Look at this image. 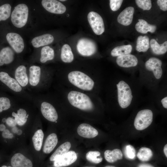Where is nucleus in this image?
Masks as SVG:
<instances>
[{
    "label": "nucleus",
    "instance_id": "nucleus-20",
    "mask_svg": "<svg viewBox=\"0 0 167 167\" xmlns=\"http://www.w3.org/2000/svg\"><path fill=\"white\" fill-rule=\"evenodd\" d=\"M71 146L69 141H66L60 145L51 155L50 161H54L58 158L69 151Z\"/></svg>",
    "mask_w": 167,
    "mask_h": 167
},
{
    "label": "nucleus",
    "instance_id": "nucleus-22",
    "mask_svg": "<svg viewBox=\"0 0 167 167\" xmlns=\"http://www.w3.org/2000/svg\"><path fill=\"white\" fill-rule=\"evenodd\" d=\"M138 21L135 25V29L138 32L145 34L148 32L153 33L155 31L156 26L148 24L146 21L143 19H139Z\"/></svg>",
    "mask_w": 167,
    "mask_h": 167
},
{
    "label": "nucleus",
    "instance_id": "nucleus-28",
    "mask_svg": "<svg viewBox=\"0 0 167 167\" xmlns=\"http://www.w3.org/2000/svg\"><path fill=\"white\" fill-rule=\"evenodd\" d=\"M132 49V46L130 45L118 46L112 49L111 54L112 56L116 57L129 54Z\"/></svg>",
    "mask_w": 167,
    "mask_h": 167
},
{
    "label": "nucleus",
    "instance_id": "nucleus-36",
    "mask_svg": "<svg viewBox=\"0 0 167 167\" xmlns=\"http://www.w3.org/2000/svg\"><path fill=\"white\" fill-rule=\"evenodd\" d=\"M161 102L163 106L165 108H167V97L163 98L161 100Z\"/></svg>",
    "mask_w": 167,
    "mask_h": 167
},
{
    "label": "nucleus",
    "instance_id": "nucleus-18",
    "mask_svg": "<svg viewBox=\"0 0 167 167\" xmlns=\"http://www.w3.org/2000/svg\"><path fill=\"white\" fill-rule=\"evenodd\" d=\"M58 142L57 135L54 133H50L47 137L43 147V152L45 154L50 153L54 149Z\"/></svg>",
    "mask_w": 167,
    "mask_h": 167
},
{
    "label": "nucleus",
    "instance_id": "nucleus-43",
    "mask_svg": "<svg viewBox=\"0 0 167 167\" xmlns=\"http://www.w3.org/2000/svg\"><path fill=\"white\" fill-rule=\"evenodd\" d=\"M88 167V166H87V167Z\"/></svg>",
    "mask_w": 167,
    "mask_h": 167
},
{
    "label": "nucleus",
    "instance_id": "nucleus-33",
    "mask_svg": "<svg viewBox=\"0 0 167 167\" xmlns=\"http://www.w3.org/2000/svg\"><path fill=\"white\" fill-rule=\"evenodd\" d=\"M135 1L138 6L144 10H149L152 7L151 0H136Z\"/></svg>",
    "mask_w": 167,
    "mask_h": 167
},
{
    "label": "nucleus",
    "instance_id": "nucleus-14",
    "mask_svg": "<svg viewBox=\"0 0 167 167\" xmlns=\"http://www.w3.org/2000/svg\"><path fill=\"white\" fill-rule=\"evenodd\" d=\"M11 163L13 167H32L33 164L31 160L22 153H15L12 157Z\"/></svg>",
    "mask_w": 167,
    "mask_h": 167
},
{
    "label": "nucleus",
    "instance_id": "nucleus-31",
    "mask_svg": "<svg viewBox=\"0 0 167 167\" xmlns=\"http://www.w3.org/2000/svg\"><path fill=\"white\" fill-rule=\"evenodd\" d=\"M11 6L8 3L4 4L0 6V21L7 19L11 14Z\"/></svg>",
    "mask_w": 167,
    "mask_h": 167
},
{
    "label": "nucleus",
    "instance_id": "nucleus-23",
    "mask_svg": "<svg viewBox=\"0 0 167 167\" xmlns=\"http://www.w3.org/2000/svg\"><path fill=\"white\" fill-rule=\"evenodd\" d=\"M104 155L105 160L110 163L121 160L123 157L122 153L121 150L118 149H115L112 151L106 150L104 152Z\"/></svg>",
    "mask_w": 167,
    "mask_h": 167
},
{
    "label": "nucleus",
    "instance_id": "nucleus-9",
    "mask_svg": "<svg viewBox=\"0 0 167 167\" xmlns=\"http://www.w3.org/2000/svg\"><path fill=\"white\" fill-rule=\"evenodd\" d=\"M6 38L9 44L16 53L20 54L22 52L24 45L23 39L20 35L17 33L10 32L7 34Z\"/></svg>",
    "mask_w": 167,
    "mask_h": 167
},
{
    "label": "nucleus",
    "instance_id": "nucleus-13",
    "mask_svg": "<svg viewBox=\"0 0 167 167\" xmlns=\"http://www.w3.org/2000/svg\"><path fill=\"white\" fill-rule=\"evenodd\" d=\"M77 132L79 135L86 138H93L98 134L97 130L92 125L85 123L79 125Z\"/></svg>",
    "mask_w": 167,
    "mask_h": 167
},
{
    "label": "nucleus",
    "instance_id": "nucleus-29",
    "mask_svg": "<svg viewBox=\"0 0 167 167\" xmlns=\"http://www.w3.org/2000/svg\"><path fill=\"white\" fill-rule=\"evenodd\" d=\"M137 156L140 160L143 161H146L151 158L153 156V153L149 148L143 147L139 149Z\"/></svg>",
    "mask_w": 167,
    "mask_h": 167
},
{
    "label": "nucleus",
    "instance_id": "nucleus-24",
    "mask_svg": "<svg viewBox=\"0 0 167 167\" xmlns=\"http://www.w3.org/2000/svg\"><path fill=\"white\" fill-rule=\"evenodd\" d=\"M44 134L42 130L39 129L34 132L32 138L33 147L35 150L40 151L42 146Z\"/></svg>",
    "mask_w": 167,
    "mask_h": 167
},
{
    "label": "nucleus",
    "instance_id": "nucleus-39",
    "mask_svg": "<svg viewBox=\"0 0 167 167\" xmlns=\"http://www.w3.org/2000/svg\"><path fill=\"white\" fill-rule=\"evenodd\" d=\"M164 154L166 156V157H167V144H166L164 146Z\"/></svg>",
    "mask_w": 167,
    "mask_h": 167
},
{
    "label": "nucleus",
    "instance_id": "nucleus-16",
    "mask_svg": "<svg viewBox=\"0 0 167 167\" xmlns=\"http://www.w3.org/2000/svg\"><path fill=\"white\" fill-rule=\"evenodd\" d=\"M15 54L12 49L7 46L2 48L0 51V66L9 65L14 62Z\"/></svg>",
    "mask_w": 167,
    "mask_h": 167
},
{
    "label": "nucleus",
    "instance_id": "nucleus-25",
    "mask_svg": "<svg viewBox=\"0 0 167 167\" xmlns=\"http://www.w3.org/2000/svg\"><path fill=\"white\" fill-rule=\"evenodd\" d=\"M62 61L65 63H71L74 60V56L70 46L65 44L62 46L60 55Z\"/></svg>",
    "mask_w": 167,
    "mask_h": 167
},
{
    "label": "nucleus",
    "instance_id": "nucleus-15",
    "mask_svg": "<svg viewBox=\"0 0 167 167\" xmlns=\"http://www.w3.org/2000/svg\"><path fill=\"white\" fill-rule=\"evenodd\" d=\"M116 61L119 66L125 68L135 66L138 63L137 58L130 54L118 56Z\"/></svg>",
    "mask_w": 167,
    "mask_h": 167
},
{
    "label": "nucleus",
    "instance_id": "nucleus-12",
    "mask_svg": "<svg viewBox=\"0 0 167 167\" xmlns=\"http://www.w3.org/2000/svg\"><path fill=\"white\" fill-rule=\"evenodd\" d=\"M161 65V60L154 57L150 58L145 64L146 68L149 71H152L155 78L157 79H160L162 74Z\"/></svg>",
    "mask_w": 167,
    "mask_h": 167
},
{
    "label": "nucleus",
    "instance_id": "nucleus-10",
    "mask_svg": "<svg viewBox=\"0 0 167 167\" xmlns=\"http://www.w3.org/2000/svg\"><path fill=\"white\" fill-rule=\"evenodd\" d=\"M41 4L43 7L48 12L55 14L64 13L66 6L60 2L55 0H43Z\"/></svg>",
    "mask_w": 167,
    "mask_h": 167
},
{
    "label": "nucleus",
    "instance_id": "nucleus-37",
    "mask_svg": "<svg viewBox=\"0 0 167 167\" xmlns=\"http://www.w3.org/2000/svg\"><path fill=\"white\" fill-rule=\"evenodd\" d=\"M137 167H154L152 165L148 164L143 163L138 165Z\"/></svg>",
    "mask_w": 167,
    "mask_h": 167
},
{
    "label": "nucleus",
    "instance_id": "nucleus-6",
    "mask_svg": "<svg viewBox=\"0 0 167 167\" xmlns=\"http://www.w3.org/2000/svg\"><path fill=\"white\" fill-rule=\"evenodd\" d=\"M153 114L152 111L148 109L139 111L136 115L134 125L136 129L140 131L148 127L153 121Z\"/></svg>",
    "mask_w": 167,
    "mask_h": 167
},
{
    "label": "nucleus",
    "instance_id": "nucleus-30",
    "mask_svg": "<svg viewBox=\"0 0 167 167\" xmlns=\"http://www.w3.org/2000/svg\"><path fill=\"white\" fill-rule=\"evenodd\" d=\"M85 156L87 160L94 164H99L103 160L101 153L98 151H89L86 153Z\"/></svg>",
    "mask_w": 167,
    "mask_h": 167
},
{
    "label": "nucleus",
    "instance_id": "nucleus-38",
    "mask_svg": "<svg viewBox=\"0 0 167 167\" xmlns=\"http://www.w3.org/2000/svg\"><path fill=\"white\" fill-rule=\"evenodd\" d=\"M6 128V126L3 124H0V131H3Z\"/></svg>",
    "mask_w": 167,
    "mask_h": 167
},
{
    "label": "nucleus",
    "instance_id": "nucleus-7",
    "mask_svg": "<svg viewBox=\"0 0 167 167\" xmlns=\"http://www.w3.org/2000/svg\"><path fill=\"white\" fill-rule=\"evenodd\" d=\"M77 49L79 54L84 57L94 54L97 50L95 43L92 40L85 38H81L78 41Z\"/></svg>",
    "mask_w": 167,
    "mask_h": 167
},
{
    "label": "nucleus",
    "instance_id": "nucleus-2",
    "mask_svg": "<svg viewBox=\"0 0 167 167\" xmlns=\"http://www.w3.org/2000/svg\"><path fill=\"white\" fill-rule=\"evenodd\" d=\"M61 83L66 82L74 89L84 92L92 93L95 85L92 75L79 70H74L66 75H55Z\"/></svg>",
    "mask_w": 167,
    "mask_h": 167
},
{
    "label": "nucleus",
    "instance_id": "nucleus-35",
    "mask_svg": "<svg viewBox=\"0 0 167 167\" xmlns=\"http://www.w3.org/2000/svg\"><path fill=\"white\" fill-rule=\"evenodd\" d=\"M157 3L161 10L164 11L167 10V0H158Z\"/></svg>",
    "mask_w": 167,
    "mask_h": 167
},
{
    "label": "nucleus",
    "instance_id": "nucleus-40",
    "mask_svg": "<svg viewBox=\"0 0 167 167\" xmlns=\"http://www.w3.org/2000/svg\"><path fill=\"white\" fill-rule=\"evenodd\" d=\"M105 167H116L114 166H112V165H107L105 166Z\"/></svg>",
    "mask_w": 167,
    "mask_h": 167
},
{
    "label": "nucleus",
    "instance_id": "nucleus-17",
    "mask_svg": "<svg viewBox=\"0 0 167 167\" xmlns=\"http://www.w3.org/2000/svg\"><path fill=\"white\" fill-rule=\"evenodd\" d=\"M134 9L132 6L126 8L119 15L117 18L118 22L124 26H128L132 23Z\"/></svg>",
    "mask_w": 167,
    "mask_h": 167
},
{
    "label": "nucleus",
    "instance_id": "nucleus-26",
    "mask_svg": "<svg viewBox=\"0 0 167 167\" xmlns=\"http://www.w3.org/2000/svg\"><path fill=\"white\" fill-rule=\"evenodd\" d=\"M152 51L156 55L163 54L167 51V41H165L161 44H159L155 39L151 40L150 43Z\"/></svg>",
    "mask_w": 167,
    "mask_h": 167
},
{
    "label": "nucleus",
    "instance_id": "nucleus-19",
    "mask_svg": "<svg viewBox=\"0 0 167 167\" xmlns=\"http://www.w3.org/2000/svg\"><path fill=\"white\" fill-rule=\"evenodd\" d=\"M53 36L49 34H45L36 36L31 41L32 46L35 48H38L50 44L54 41Z\"/></svg>",
    "mask_w": 167,
    "mask_h": 167
},
{
    "label": "nucleus",
    "instance_id": "nucleus-32",
    "mask_svg": "<svg viewBox=\"0 0 167 167\" xmlns=\"http://www.w3.org/2000/svg\"><path fill=\"white\" fill-rule=\"evenodd\" d=\"M124 152L125 156L128 159L133 160L135 157V149L131 145H127L125 147Z\"/></svg>",
    "mask_w": 167,
    "mask_h": 167
},
{
    "label": "nucleus",
    "instance_id": "nucleus-5",
    "mask_svg": "<svg viewBox=\"0 0 167 167\" xmlns=\"http://www.w3.org/2000/svg\"><path fill=\"white\" fill-rule=\"evenodd\" d=\"M116 86L119 104L122 108H126L130 105L132 99L131 89L129 85L123 80L120 81Z\"/></svg>",
    "mask_w": 167,
    "mask_h": 167
},
{
    "label": "nucleus",
    "instance_id": "nucleus-42",
    "mask_svg": "<svg viewBox=\"0 0 167 167\" xmlns=\"http://www.w3.org/2000/svg\"><path fill=\"white\" fill-rule=\"evenodd\" d=\"M59 1H65L66 0H60Z\"/></svg>",
    "mask_w": 167,
    "mask_h": 167
},
{
    "label": "nucleus",
    "instance_id": "nucleus-41",
    "mask_svg": "<svg viewBox=\"0 0 167 167\" xmlns=\"http://www.w3.org/2000/svg\"><path fill=\"white\" fill-rule=\"evenodd\" d=\"M1 167H12L10 166H6V165H3L2 166H1Z\"/></svg>",
    "mask_w": 167,
    "mask_h": 167
},
{
    "label": "nucleus",
    "instance_id": "nucleus-27",
    "mask_svg": "<svg viewBox=\"0 0 167 167\" xmlns=\"http://www.w3.org/2000/svg\"><path fill=\"white\" fill-rule=\"evenodd\" d=\"M149 38L147 36H139L136 41V49L139 52H145L149 48Z\"/></svg>",
    "mask_w": 167,
    "mask_h": 167
},
{
    "label": "nucleus",
    "instance_id": "nucleus-4",
    "mask_svg": "<svg viewBox=\"0 0 167 167\" xmlns=\"http://www.w3.org/2000/svg\"><path fill=\"white\" fill-rule=\"evenodd\" d=\"M8 73L25 90L30 92L28 68L24 64L18 65Z\"/></svg>",
    "mask_w": 167,
    "mask_h": 167
},
{
    "label": "nucleus",
    "instance_id": "nucleus-1",
    "mask_svg": "<svg viewBox=\"0 0 167 167\" xmlns=\"http://www.w3.org/2000/svg\"><path fill=\"white\" fill-rule=\"evenodd\" d=\"M30 92L39 93L49 88L54 79V72L38 66L31 65L28 67Z\"/></svg>",
    "mask_w": 167,
    "mask_h": 167
},
{
    "label": "nucleus",
    "instance_id": "nucleus-3",
    "mask_svg": "<svg viewBox=\"0 0 167 167\" xmlns=\"http://www.w3.org/2000/svg\"><path fill=\"white\" fill-rule=\"evenodd\" d=\"M28 8L25 4H19L15 6L12 12L11 20L13 25L21 28L26 24L28 17Z\"/></svg>",
    "mask_w": 167,
    "mask_h": 167
},
{
    "label": "nucleus",
    "instance_id": "nucleus-11",
    "mask_svg": "<svg viewBox=\"0 0 167 167\" xmlns=\"http://www.w3.org/2000/svg\"><path fill=\"white\" fill-rule=\"evenodd\" d=\"M77 159V153L74 151H69L54 161V165L55 167H66L74 163Z\"/></svg>",
    "mask_w": 167,
    "mask_h": 167
},
{
    "label": "nucleus",
    "instance_id": "nucleus-21",
    "mask_svg": "<svg viewBox=\"0 0 167 167\" xmlns=\"http://www.w3.org/2000/svg\"><path fill=\"white\" fill-rule=\"evenodd\" d=\"M54 58V49L49 46H45L41 49L39 61L40 63L44 64L53 60Z\"/></svg>",
    "mask_w": 167,
    "mask_h": 167
},
{
    "label": "nucleus",
    "instance_id": "nucleus-8",
    "mask_svg": "<svg viewBox=\"0 0 167 167\" xmlns=\"http://www.w3.org/2000/svg\"><path fill=\"white\" fill-rule=\"evenodd\" d=\"M88 22L94 33L97 35L102 34L105 31L103 20L97 13L92 11L88 15Z\"/></svg>",
    "mask_w": 167,
    "mask_h": 167
},
{
    "label": "nucleus",
    "instance_id": "nucleus-34",
    "mask_svg": "<svg viewBox=\"0 0 167 167\" xmlns=\"http://www.w3.org/2000/svg\"><path fill=\"white\" fill-rule=\"evenodd\" d=\"M123 1L122 0H110L109 5L111 10L113 11L118 10L120 7Z\"/></svg>",
    "mask_w": 167,
    "mask_h": 167
}]
</instances>
